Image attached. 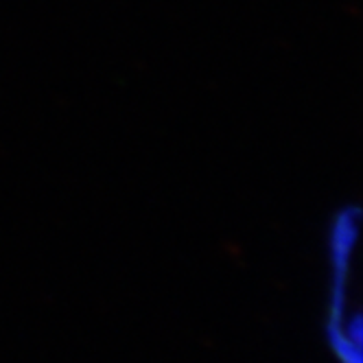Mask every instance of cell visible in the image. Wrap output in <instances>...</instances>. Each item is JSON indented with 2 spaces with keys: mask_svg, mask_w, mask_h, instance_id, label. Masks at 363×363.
Returning a JSON list of instances; mask_svg holds the SVG:
<instances>
[{
  "mask_svg": "<svg viewBox=\"0 0 363 363\" xmlns=\"http://www.w3.org/2000/svg\"><path fill=\"white\" fill-rule=\"evenodd\" d=\"M337 237L340 239L333 245V280L324 337L335 363H363V324L348 298L352 235L342 232Z\"/></svg>",
  "mask_w": 363,
  "mask_h": 363,
  "instance_id": "obj_1",
  "label": "cell"
}]
</instances>
